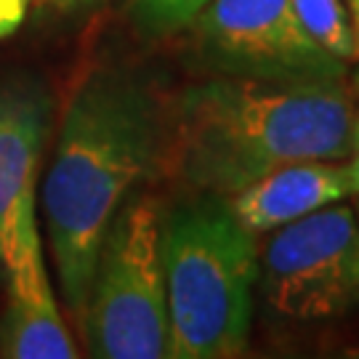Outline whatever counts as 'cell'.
I'll list each match as a JSON object with an SVG mask.
<instances>
[{"label": "cell", "instance_id": "cell-1", "mask_svg": "<svg viewBox=\"0 0 359 359\" xmlns=\"http://www.w3.org/2000/svg\"><path fill=\"white\" fill-rule=\"evenodd\" d=\"M165 107L142 75L96 67L65 104L43 216L59 290L80 327L102 240L136 187L163 168Z\"/></svg>", "mask_w": 359, "mask_h": 359}, {"label": "cell", "instance_id": "cell-2", "mask_svg": "<svg viewBox=\"0 0 359 359\" xmlns=\"http://www.w3.org/2000/svg\"><path fill=\"white\" fill-rule=\"evenodd\" d=\"M354 112L344 77H210L165 107L163 168L229 197L287 163L348 157Z\"/></svg>", "mask_w": 359, "mask_h": 359}, {"label": "cell", "instance_id": "cell-3", "mask_svg": "<svg viewBox=\"0 0 359 359\" xmlns=\"http://www.w3.org/2000/svg\"><path fill=\"white\" fill-rule=\"evenodd\" d=\"M170 359L240 357L253 325L256 237L224 197L203 194L160 221Z\"/></svg>", "mask_w": 359, "mask_h": 359}, {"label": "cell", "instance_id": "cell-4", "mask_svg": "<svg viewBox=\"0 0 359 359\" xmlns=\"http://www.w3.org/2000/svg\"><path fill=\"white\" fill-rule=\"evenodd\" d=\"M160 221L154 197L133 192L104 234L80 322L90 357H170Z\"/></svg>", "mask_w": 359, "mask_h": 359}, {"label": "cell", "instance_id": "cell-5", "mask_svg": "<svg viewBox=\"0 0 359 359\" xmlns=\"http://www.w3.org/2000/svg\"><path fill=\"white\" fill-rule=\"evenodd\" d=\"M269 234L258 285L274 314L317 322L359 311V221L351 208L335 203Z\"/></svg>", "mask_w": 359, "mask_h": 359}, {"label": "cell", "instance_id": "cell-6", "mask_svg": "<svg viewBox=\"0 0 359 359\" xmlns=\"http://www.w3.org/2000/svg\"><path fill=\"white\" fill-rule=\"evenodd\" d=\"M194 25L205 56L226 75L309 80L346 72L304 29L290 0H210Z\"/></svg>", "mask_w": 359, "mask_h": 359}, {"label": "cell", "instance_id": "cell-7", "mask_svg": "<svg viewBox=\"0 0 359 359\" xmlns=\"http://www.w3.org/2000/svg\"><path fill=\"white\" fill-rule=\"evenodd\" d=\"M51 115V93L35 77L0 80V248L38 229V170Z\"/></svg>", "mask_w": 359, "mask_h": 359}, {"label": "cell", "instance_id": "cell-8", "mask_svg": "<svg viewBox=\"0 0 359 359\" xmlns=\"http://www.w3.org/2000/svg\"><path fill=\"white\" fill-rule=\"evenodd\" d=\"M6 306L0 314L3 359H75L80 354L53 293L40 234L3 248Z\"/></svg>", "mask_w": 359, "mask_h": 359}, {"label": "cell", "instance_id": "cell-9", "mask_svg": "<svg viewBox=\"0 0 359 359\" xmlns=\"http://www.w3.org/2000/svg\"><path fill=\"white\" fill-rule=\"evenodd\" d=\"M351 197L346 163L341 160H298L250 181L240 192L224 197L231 216L245 229L269 234L285 224L317 213Z\"/></svg>", "mask_w": 359, "mask_h": 359}, {"label": "cell", "instance_id": "cell-10", "mask_svg": "<svg viewBox=\"0 0 359 359\" xmlns=\"http://www.w3.org/2000/svg\"><path fill=\"white\" fill-rule=\"evenodd\" d=\"M301 25L327 53L344 65L357 59L354 29L341 0H290Z\"/></svg>", "mask_w": 359, "mask_h": 359}, {"label": "cell", "instance_id": "cell-11", "mask_svg": "<svg viewBox=\"0 0 359 359\" xmlns=\"http://www.w3.org/2000/svg\"><path fill=\"white\" fill-rule=\"evenodd\" d=\"M208 3L210 0H133V8L149 29L173 32L179 27L192 25Z\"/></svg>", "mask_w": 359, "mask_h": 359}, {"label": "cell", "instance_id": "cell-12", "mask_svg": "<svg viewBox=\"0 0 359 359\" xmlns=\"http://www.w3.org/2000/svg\"><path fill=\"white\" fill-rule=\"evenodd\" d=\"M32 3L35 0H0V40L11 38L25 25Z\"/></svg>", "mask_w": 359, "mask_h": 359}, {"label": "cell", "instance_id": "cell-13", "mask_svg": "<svg viewBox=\"0 0 359 359\" xmlns=\"http://www.w3.org/2000/svg\"><path fill=\"white\" fill-rule=\"evenodd\" d=\"M346 170L351 194H359V109L354 112V123H351V149H348Z\"/></svg>", "mask_w": 359, "mask_h": 359}, {"label": "cell", "instance_id": "cell-14", "mask_svg": "<svg viewBox=\"0 0 359 359\" xmlns=\"http://www.w3.org/2000/svg\"><path fill=\"white\" fill-rule=\"evenodd\" d=\"M351 11V29H354V43H357V59H359V0H346Z\"/></svg>", "mask_w": 359, "mask_h": 359}, {"label": "cell", "instance_id": "cell-15", "mask_svg": "<svg viewBox=\"0 0 359 359\" xmlns=\"http://www.w3.org/2000/svg\"><path fill=\"white\" fill-rule=\"evenodd\" d=\"M93 3H102V0H72V6H93Z\"/></svg>", "mask_w": 359, "mask_h": 359}, {"label": "cell", "instance_id": "cell-16", "mask_svg": "<svg viewBox=\"0 0 359 359\" xmlns=\"http://www.w3.org/2000/svg\"><path fill=\"white\" fill-rule=\"evenodd\" d=\"M53 3H59V6H65V8H72V0H53Z\"/></svg>", "mask_w": 359, "mask_h": 359}, {"label": "cell", "instance_id": "cell-17", "mask_svg": "<svg viewBox=\"0 0 359 359\" xmlns=\"http://www.w3.org/2000/svg\"><path fill=\"white\" fill-rule=\"evenodd\" d=\"M357 86H359V72H357Z\"/></svg>", "mask_w": 359, "mask_h": 359}]
</instances>
